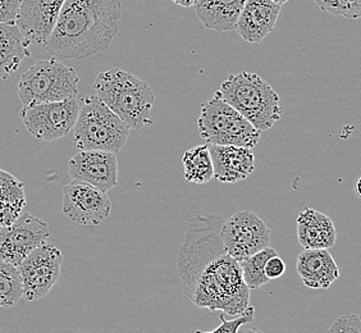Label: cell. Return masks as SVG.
Masks as SVG:
<instances>
[{
    "label": "cell",
    "mask_w": 361,
    "mask_h": 333,
    "mask_svg": "<svg viewBox=\"0 0 361 333\" xmlns=\"http://www.w3.org/2000/svg\"><path fill=\"white\" fill-rule=\"evenodd\" d=\"M121 17V0H66L42 48L61 59L100 54L118 34Z\"/></svg>",
    "instance_id": "6da1fadb"
},
{
    "label": "cell",
    "mask_w": 361,
    "mask_h": 333,
    "mask_svg": "<svg viewBox=\"0 0 361 333\" xmlns=\"http://www.w3.org/2000/svg\"><path fill=\"white\" fill-rule=\"evenodd\" d=\"M190 300L200 309L237 317L250 306V290L237 260L223 254L202 270Z\"/></svg>",
    "instance_id": "7a4b0ae2"
},
{
    "label": "cell",
    "mask_w": 361,
    "mask_h": 333,
    "mask_svg": "<svg viewBox=\"0 0 361 333\" xmlns=\"http://www.w3.org/2000/svg\"><path fill=\"white\" fill-rule=\"evenodd\" d=\"M97 97L116 113L130 130L153 125L150 114L155 95L149 83L131 72L111 68L100 72L92 85Z\"/></svg>",
    "instance_id": "3957f363"
},
{
    "label": "cell",
    "mask_w": 361,
    "mask_h": 333,
    "mask_svg": "<svg viewBox=\"0 0 361 333\" xmlns=\"http://www.w3.org/2000/svg\"><path fill=\"white\" fill-rule=\"evenodd\" d=\"M216 94L260 132L268 131L282 117L283 109L277 92L254 72L229 76Z\"/></svg>",
    "instance_id": "277c9868"
},
{
    "label": "cell",
    "mask_w": 361,
    "mask_h": 333,
    "mask_svg": "<svg viewBox=\"0 0 361 333\" xmlns=\"http://www.w3.org/2000/svg\"><path fill=\"white\" fill-rule=\"evenodd\" d=\"M223 223L222 217L214 214L194 215L188 222L177 259L178 277L188 298H191L202 270L216 258L227 254L222 240Z\"/></svg>",
    "instance_id": "5b68a950"
},
{
    "label": "cell",
    "mask_w": 361,
    "mask_h": 333,
    "mask_svg": "<svg viewBox=\"0 0 361 333\" xmlns=\"http://www.w3.org/2000/svg\"><path fill=\"white\" fill-rule=\"evenodd\" d=\"M128 135L130 128L97 95L81 100L73 127V141L78 150L117 154L126 145Z\"/></svg>",
    "instance_id": "8992f818"
},
{
    "label": "cell",
    "mask_w": 361,
    "mask_h": 333,
    "mask_svg": "<svg viewBox=\"0 0 361 333\" xmlns=\"http://www.w3.org/2000/svg\"><path fill=\"white\" fill-rule=\"evenodd\" d=\"M80 78L75 68L56 58L40 59L28 68L17 86L23 107L76 97Z\"/></svg>",
    "instance_id": "52a82bcc"
},
{
    "label": "cell",
    "mask_w": 361,
    "mask_h": 333,
    "mask_svg": "<svg viewBox=\"0 0 361 333\" xmlns=\"http://www.w3.org/2000/svg\"><path fill=\"white\" fill-rule=\"evenodd\" d=\"M197 132L209 145H235L254 149L262 132L218 95L202 103Z\"/></svg>",
    "instance_id": "ba28073f"
},
{
    "label": "cell",
    "mask_w": 361,
    "mask_h": 333,
    "mask_svg": "<svg viewBox=\"0 0 361 333\" xmlns=\"http://www.w3.org/2000/svg\"><path fill=\"white\" fill-rule=\"evenodd\" d=\"M81 100L71 97L61 102L23 107L20 111L28 133L40 141H54L67 136L75 127Z\"/></svg>",
    "instance_id": "9c48e42d"
},
{
    "label": "cell",
    "mask_w": 361,
    "mask_h": 333,
    "mask_svg": "<svg viewBox=\"0 0 361 333\" xmlns=\"http://www.w3.org/2000/svg\"><path fill=\"white\" fill-rule=\"evenodd\" d=\"M63 254L53 243L31 251L17 267L23 286V298L37 301L45 298L61 277Z\"/></svg>",
    "instance_id": "30bf717a"
},
{
    "label": "cell",
    "mask_w": 361,
    "mask_h": 333,
    "mask_svg": "<svg viewBox=\"0 0 361 333\" xmlns=\"http://www.w3.org/2000/svg\"><path fill=\"white\" fill-rule=\"evenodd\" d=\"M271 229L259 215L243 210L224 221L222 240L226 253L237 262L271 246Z\"/></svg>",
    "instance_id": "8fae6325"
},
{
    "label": "cell",
    "mask_w": 361,
    "mask_h": 333,
    "mask_svg": "<svg viewBox=\"0 0 361 333\" xmlns=\"http://www.w3.org/2000/svg\"><path fill=\"white\" fill-rule=\"evenodd\" d=\"M48 223L23 213L9 226L0 227V260L18 267L31 251L48 243Z\"/></svg>",
    "instance_id": "7c38bea8"
},
{
    "label": "cell",
    "mask_w": 361,
    "mask_h": 333,
    "mask_svg": "<svg viewBox=\"0 0 361 333\" xmlns=\"http://www.w3.org/2000/svg\"><path fill=\"white\" fill-rule=\"evenodd\" d=\"M111 202L106 193L80 181H71L63 188L62 212L72 222L99 226L111 214Z\"/></svg>",
    "instance_id": "4fadbf2b"
},
{
    "label": "cell",
    "mask_w": 361,
    "mask_h": 333,
    "mask_svg": "<svg viewBox=\"0 0 361 333\" xmlns=\"http://www.w3.org/2000/svg\"><path fill=\"white\" fill-rule=\"evenodd\" d=\"M68 176L108 193L118 185V159L108 152L80 150L68 162Z\"/></svg>",
    "instance_id": "5bb4252c"
},
{
    "label": "cell",
    "mask_w": 361,
    "mask_h": 333,
    "mask_svg": "<svg viewBox=\"0 0 361 333\" xmlns=\"http://www.w3.org/2000/svg\"><path fill=\"white\" fill-rule=\"evenodd\" d=\"M66 0H21L14 23L30 45L44 47Z\"/></svg>",
    "instance_id": "9a60e30c"
},
{
    "label": "cell",
    "mask_w": 361,
    "mask_h": 333,
    "mask_svg": "<svg viewBox=\"0 0 361 333\" xmlns=\"http://www.w3.org/2000/svg\"><path fill=\"white\" fill-rule=\"evenodd\" d=\"M281 8L271 0H246L235 30L245 42L259 44L276 28Z\"/></svg>",
    "instance_id": "2e32d148"
},
{
    "label": "cell",
    "mask_w": 361,
    "mask_h": 333,
    "mask_svg": "<svg viewBox=\"0 0 361 333\" xmlns=\"http://www.w3.org/2000/svg\"><path fill=\"white\" fill-rule=\"evenodd\" d=\"M216 180L237 183L247 178L255 169L252 149L235 145H209Z\"/></svg>",
    "instance_id": "e0dca14e"
},
{
    "label": "cell",
    "mask_w": 361,
    "mask_h": 333,
    "mask_svg": "<svg viewBox=\"0 0 361 333\" xmlns=\"http://www.w3.org/2000/svg\"><path fill=\"white\" fill-rule=\"evenodd\" d=\"M296 271L309 289L326 290L340 277V268L326 249H304L298 257Z\"/></svg>",
    "instance_id": "ac0fdd59"
},
{
    "label": "cell",
    "mask_w": 361,
    "mask_h": 333,
    "mask_svg": "<svg viewBox=\"0 0 361 333\" xmlns=\"http://www.w3.org/2000/svg\"><path fill=\"white\" fill-rule=\"evenodd\" d=\"M298 241L304 249H331L337 240L334 223L328 215L304 208L296 219Z\"/></svg>",
    "instance_id": "d6986e66"
},
{
    "label": "cell",
    "mask_w": 361,
    "mask_h": 333,
    "mask_svg": "<svg viewBox=\"0 0 361 333\" xmlns=\"http://www.w3.org/2000/svg\"><path fill=\"white\" fill-rule=\"evenodd\" d=\"M246 0H196L195 13L202 26L212 31H232L236 28Z\"/></svg>",
    "instance_id": "ffe728a7"
},
{
    "label": "cell",
    "mask_w": 361,
    "mask_h": 333,
    "mask_svg": "<svg viewBox=\"0 0 361 333\" xmlns=\"http://www.w3.org/2000/svg\"><path fill=\"white\" fill-rule=\"evenodd\" d=\"M30 56V42L17 25L0 23V80H8Z\"/></svg>",
    "instance_id": "44dd1931"
},
{
    "label": "cell",
    "mask_w": 361,
    "mask_h": 333,
    "mask_svg": "<svg viewBox=\"0 0 361 333\" xmlns=\"http://www.w3.org/2000/svg\"><path fill=\"white\" fill-rule=\"evenodd\" d=\"M23 183L0 169V226L13 223L25 208Z\"/></svg>",
    "instance_id": "7402d4cb"
},
{
    "label": "cell",
    "mask_w": 361,
    "mask_h": 333,
    "mask_svg": "<svg viewBox=\"0 0 361 333\" xmlns=\"http://www.w3.org/2000/svg\"><path fill=\"white\" fill-rule=\"evenodd\" d=\"M185 180L190 183L204 185L214 177L213 162L207 145L195 146L182 155Z\"/></svg>",
    "instance_id": "603a6c76"
},
{
    "label": "cell",
    "mask_w": 361,
    "mask_h": 333,
    "mask_svg": "<svg viewBox=\"0 0 361 333\" xmlns=\"http://www.w3.org/2000/svg\"><path fill=\"white\" fill-rule=\"evenodd\" d=\"M273 255H277V251L269 246L238 262L243 272V282L249 287V290H257L259 287L269 282L265 276L264 265L267 260Z\"/></svg>",
    "instance_id": "cb8c5ba5"
},
{
    "label": "cell",
    "mask_w": 361,
    "mask_h": 333,
    "mask_svg": "<svg viewBox=\"0 0 361 333\" xmlns=\"http://www.w3.org/2000/svg\"><path fill=\"white\" fill-rule=\"evenodd\" d=\"M23 298V286L17 267L0 260V308H11Z\"/></svg>",
    "instance_id": "d4e9b609"
},
{
    "label": "cell",
    "mask_w": 361,
    "mask_h": 333,
    "mask_svg": "<svg viewBox=\"0 0 361 333\" xmlns=\"http://www.w3.org/2000/svg\"><path fill=\"white\" fill-rule=\"evenodd\" d=\"M326 13L337 17H345L350 20H357L361 17V0H313Z\"/></svg>",
    "instance_id": "484cf974"
},
{
    "label": "cell",
    "mask_w": 361,
    "mask_h": 333,
    "mask_svg": "<svg viewBox=\"0 0 361 333\" xmlns=\"http://www.w3.org/2000/svg\"><path fill=\"white\" fill-rule=\"evenodd\" d=\"M254 315H255V309L252 306H249L245 312L237 315V318L235 320H226V315L222 313L221 314V325L216 327L214 331H210V332L196 331L195 333H238L241 327L249 325L254 320Z\"/></svg>",
    "instance_id": "4316f807"
},
{
    "label": "cell",
    "mask_w": 361,
    "mask_h": 333,
    "mask_svg": "<svg viewBox=\"0 0 361 333\" xmlns=\"http://www.w3.org/2000/svg\"><path fill=\"white\" fill-rule=\"evenodd\" d=\"M326 333H361L359 314H343L334 320Z\"/></svg>",
    "instance_id": "83f0119b"
},
{
    "label": "cell",
    "mask_w": 361,
    "mask_h": 333,
    "mask_svg": "<svg viewBox=\"0 0 361 333\" xmlns=\"http://www.w3.org/2000/svg\"><path fill=\"white\" fill-rule=\"evenodd\" d=\"M286 264L281 258L277 255H273L267 260L264 265L265 276L268 279H277V278L282 277L285 274Z\"/></svg>",
    "instance_id": "f1b7e54d"
},
{
    "label": "cell",
    "mask_w": 361,
    "mask_h": 333,
    "mask_svg": "<svg viewBox=\"0 0 361 333\" xmlns=\"http://www.w3.org/2000/svg\"><path fill=\"white\" fill-rule=\"evenodd\" d=\"M21 0H0V23L16 21Z\"/></svg>",
    "instance_id": "f546056e"
},
{
    "label": "cell",
    "mask_w": 361,
    "mask_h": 333,
    "mask_svg": "<svg viewBox=\"0 0 361 333\" xmlns=\"http://www.w3.org/2000/svg\"><path fill=\"white\" fill-rule=\"evenodd\" d=\"M172 1L174 4L183 8L194 7V4L196 3V0H172Z\"/></svg>",
    "instance_id": "4dcf8cb0"
},
{
    "label": "cell",
    "mask_w": 361,
    "mask_h": 333,
    "mask_svg": "<svg viewBox=\"0 0 361 333\" xmlns=\"http://www.w3.org/2000/svg\"><path fill=\"white\" fill-rule=\"evenodd\" d=\"M355 188H356V195H357V198H361L360 193V178L356 181V185H355Z\"/></svg>",
    "instance_id": "1f68e13d"
},
{
    "label": "cell",
    "mask_w": 361,
    "mask_h": 333,
    "mask_svg": "<svg viewBox=\"0 0 361 333\" xmlns=\"http://www.w3.org/2000/svg\"><path fill=\"white\" fill-rule=\"evenodd\" d=\"M238 333H264L262 332V331H259L257 328H250V329H247V331H243V332Z\"/></svg>",
    "instance_id": "d6a6232c"
},
{
    "label": "cell",
    "mask_w": 361,
    "mask_h": 333,
    "mask_svg": "<svg viewBox=\"0 0 361 333\" xmlns=\"http://www.w3.org/2000/svg\"><path fill=\"white\" fill-rule=\"evenodd\" d=\"M271 1H273V3H276V4H278V6H281V7H282V6H283V4H286V3L288 1V0H271Z\"/></svg>",
    "instance_id": "836d02e7"
},
{
    "label": "cell",
    "mask_w": 361,
    "mask_h": 333,
    "mask_svg": "<svg viewBox=\"0 0 361 333\" xmlns=\"http://www.w3.org/2000/svg\"><path fill=\"white\" fill-rule=\"evenodd\" d=\"M0 227H1V226H0Z\"/></svg>",
    "instance_id": "e575fe53"
}]
</instances>
